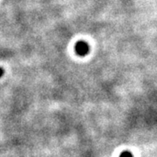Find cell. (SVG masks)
Returning a JSON list of instances; mask_svg holds the SVG:
<instances>
[{
  "label": "cell",
  "instance_id": "cell-1",
  "mask_svg": "<svg viewBox=\"0 0 157 157\" xmlns=\"http://www.w3.org/2000/svg\"><path fill=\"white\" fill-rule=\"evenodd\" d=\"M75 52L79 56H85L89 52V45L85 41H78L75 45Z\"/></svg>",
  "mask_w": 157,
  "mask_h": 157
},
{
  "label": "cell",
  "instance_id": "cell-2",
  "mask_svg": "<svg viewBox=\"0 0 157 157\" xmlns=\"http://www.w3.org/2000/svg\"><path fill=\"white\" fill-rule=\"evenodd\" d=\"M120 157H134V156H133L132 153H130V152L128 151H124L121 154Z\"/></svg>",
  "mask_w": 157,
  "mask_h": 157
},
{
  "label": "cell",
  "instance_id": "cell-3",
  "mask_svg": "<svg viewBox=\"0 0 157 157\" xmlns=\"http://www.w3.org/2000/svg\"><path fill=\"white\" fill-rule=\"evenodd\" d=\"M3 74H4V70H3V68L0 67V78L3 76Z\"/></svg>",
  "mask_w": 157,
  "mask_h": 157
}]
</instances>
